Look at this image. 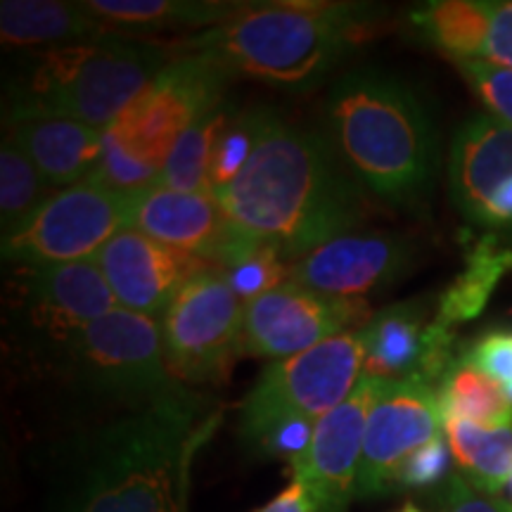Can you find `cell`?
Listing matches in <instances>:
<instances>
[{
	"instance_id": "obj_1",
	"label": "cell",
	"mask_w": 512,
	"mask_h": 512,
	"mask_svg": "<svg viewBox=\"0 0 512 512\" xmlns=\"http://www.w3.org/2000/svg\"><path fill=\"white\" fill-rule=\"evenodd\" d=\"M214 197L235 228L285 259L342 238L363 219L361 185L335 145L271 110L245 169Z\"/></svg>"
},
{
	"instance_id": "obj_2",
	"label": "cell",
	"mask_w": 512,
	"mask_h": 512,
	"mask_svg": "<svg viewBox=\"0 0 512 512\" xmlns=\"http://www.w3.org/2000/svg\"><path fill=\"white\" fill-rule=\"evenodd\" d=\"M216 422L190 389L143 403L86 441L57 512H185L192 463Z\"/></svg>"
},
{
	"instance_id": "obj_3",
	"label": "cell",
	"mask_w": 512,
	"mask_h": 512,
	"mask_svg": "<svg viewBox=\"0 0 512 512\" xmlns=\"http://www.w3.org/2000/svg\"><path fill=\"white\" fill-rule=\"evenodd\" d=\"M330 143L356 181L380 200L413 207L432 188L439 145L425 102L399 76L354 69L325 102Z\"/></svg>"
},
{
	"instance_id": "obj_4",
	"label": "cell",
	"mask_w": 512,
	"mask_h": 512,
	"mask_svg": "<svg viewBox=\"0 0 512 512\" xmlns=\"http://www.w3.org/2000/svg\"><path fill=\"white\" fill-rule=\"evenodd\" d=\"M370 22V5L256 3L185 38L178 48L211 55L230 74H245L297 93L316 88L361 41Z\"/></svg>"
},
{
	"instance_id": "obj_5",
	"label": "cell",
	"mask_w": 512,
	"mask_h": 512,
	"mask_svg": "<svg viewBox=\"0 0 512 512\" xmlns=\"http://www.w3.org/2000/svg\"><path fill=\"white\" fill-rule=\"evenodd\" d=\"M169 62L162 46L117 31L41 48L12 72L5 110L8 117L48 114L105 131Z\"/></svg>"
},
{
	"instance_id": "obj_6",
	"label": "cell",
	"mask_w": 512,
	"mask_h": 512,
	"mask_svg": "<svg viewBox=\"0 0 512 512\" xmlns=\"http://www.w3.org/2000/svg\"><path fill=\"white\" fill-rule=\"evenodd\" d=\"M361 332H342L280 361H273L240 406V434L259 446L275 427L290 420L318 422L335 411L363 375Z\"/></svg>"
},
{
	"instance_id": "obj_7",
	"label": "cell",
	"mask_w": 512,
	"mask_h": 512,
	"mask_svg": "<svg viewBox=\"0 0 512 512\" xmlns=\"http://www.w3.org/2000/svg\"><path fill=\"white\" fill-rule=\"evenodd\" d=\"M136 195L91 178L57 190L17 233L3 238V259L19 268L91 261L114 235L131 228Z\"/></svg>"
},
{
	"instance_id": "obj_8",
	"label": "cell",
	"mask_w": 512,
	"mask_h": 512,
	"mask_svg": "<svg viewBox=\"0 0 512 512\" xmlns=\"http://www.w3.org/2000/svg\"><path fill=\"white\" fill-rule=\"evenodd\" d=\"M67 363L83 387L114 399L147 403L183 389L166 363L162 323L124 306L93 320Z\"/></svg>"
},
{
	"instance_id": "obj_9",
	"label": "cell",
	"mask_w": 512,
	"mask_h": 512,
	"mask_svg": "<svg viewBox=\"0 0 512 512\" xmlns=\"http://www.w3.org/2000/svg\"><path fill=\"white\" fill-rule=\"evenodd\" d=\"M245 304L216 266L185 280L162 316L164 354L178 382L216 384L226 380L240 354Z\"/></svg>"
},
{
	"instance_id": "obj_10",
	"label": "cell",
	"mask_w": 512,
	"mask_h": 512,
	"mask_svg": "<svg viewBox=\"0 0 512 512\" xmlns=\"http://www.w3.org/2000/svg\"><path fill=\"white\" fill-rule=\"evenodd\" d=\"M228 79V69L211 55L185 53L166 64L110 128L131 155L164 171L178 138L204 114L226 105Z\"/></svg>"
},
{
	"instance_id": "obj_11",
	"label": "cell",
	"mask_w": 512,
	"mask_h": 512,
	"mask_svg": "<svg viewBox=\"0 0 512 512\" xmlns=\"http://www.w3.org/2000/svg\"><path fill=\"white\" fill-rule=\"evenodd\" d=\"M444 434L437 387L415 380H377L370 406L356 498L396 491V472L420 446Z\"/></svg>"
},
{
	"instance_id": "obj_12",
	"label": "cell",
	"mask_w": 512,
	"mask_h": 512,
	"mask_svg": "<svg viewBox=\"0 0 512 512\" xmlns=\"http://www.w3.org/2000/svg\"><path fill=\"white\" fill-rule=\"evenodd\" d=\"M368 311L366 299L325 297L287 280L245 304L240 351L280 361L354 332L351 328L373 318Z\"/></svg>"
},
{
	"instance_id": "obj_13",
	"label": "cell",
	"mask_w": 512,
	"mask_h": 512,
	"mask_svg": "<svg viewBox=\"0 0 512 512\" xmlns=\"http://www.w3.org/2000/svg\"><path fill=\"white\" fill-rule=\"evenodd\" d=\"M119 309L112 287L95 261L57 266H22L19 320L31 339L64 356L93 320Z\"/></svg>"
},
{
	"instance_id": "obj_14",
	"label": "cell",
	"mask_w": 512,
	"mask_h": 512,
	"mask_svg": "<svg viewBox=\"0 0 512 512\" xmlns=\"http://www.w3.org/2000/svg\"><path fill=\"white\" fill-rule=\"evenodd\" d=\"M448 188L467 221L512 233V126L491 114L465 121L451 145Z\"/></svg>"
},
{
	"instance_id": "obj_15",
	"label": "cell",
	"mask_w": 512,
	"mask_h": 512,
	"mask_svg": "<svg viewBox=\"0 0 512 512\" xmlns=\"http://www.w3.org/2000/svg\"><path fill=\"white\" fill-rule=\"evenodd\" d=\"M377 377L361 375L347 399L316 422L311 444L292 460L294 479L311 498L313 512H347L356 498L363 437Z\"/></svg>"
},
{
	"instance_id": "obj_16",
	"label": "cell",
	"mask_w": 512,
	"mask_h": 512,
	"mask_svg": "<svg viewBox=\"0 0 512 512\" xmlns=\"http://www.w3.org/2000/svg\"><path fill=\"white\" fill-rule=\"evenodd\" d=\"M413 259L415 247L406 235H342L302 256L290 268V280L325 297L363 299L399 283Z\"/></svg>"
},
{
	"instance_id": "obj_17",
	"label": "cell",
	"mask_w": 512,
	"mask_h": 512,
	"mask_svg": "<svg viewBox=\"0 0 512 512\" xmlns=\"http://www.w3.org/2000/svg\"><path fill=\"white\" fill-rule=\"evenodd\" d=\"M363 375L377 380H422L437 387L456 361V330L427 320L425 302H399L377 311L361 330Z\"/></svg>"
},
{
	"instance_id": "obj_18",
	"label": "cell",
	"mask_w": 512,
	"mask_h": 512,
	"mask_svg": "<svg viewBox=\"0 0 512 512\" xmlns=\"http://www.w3.org/2000/svg\"><path fill=\"white\" fill-rule=\"evenodd\" d=\"M117 302L128 311L155 318L169 309L185 280L207 261L147 238L136 228H124L95 256Z\"/></svg>"
},
{
	"instance_id": "obj_19",
	"label": "cell",
	"mask_w": 512,
	"mask_h": 512,
	"mask_svg": "<svg viewBox=\"0 0 512 512\" xmlns=\"http://www.w3.org/2000/svg\"><path fill=\"white\" fill-rule=\"evenodd\" d=\"M131 228L207 264H219L238 228L211 192H181L152 185L136 195Z\"/></svg>"
},
{
	"instance_id": "obj_20",
	"label": "cell",
	"mask_w": 512,
	"mask_h": 512,
	"mask_svg": "<svg viewBox=\"0 0 512 512\" xmlns=\"http://www.w3.org/2000/svg\"><path fill=\"white\" fill-rule=\"evenodd\" d=\"M411 22L453 62L489 60L512 69V0H434Z\"/></svg>"
},
{
	"instance_id": "obj_21",
	"label": "cell",
	"mask_w": 512,
	"mask_h": 512,
	"mask_svg": "<svg viewBox=\"0 0 512 512\" xmlns=\"http://www.w3.org/2000/svg\"><path fill=\"white\" fill-rule=\"evenodd\" d=\"M8 121L10 138L31 159L50 188H72L93 176L102 155L105 131L48 114H22L8 117Z\"/></svg>"
},
{
	"instance_id": "obj_22",
	"label": "cell",
	"mask_w": 512,
	"mask_h": 512,
	"mask_svg": "<svg viewBox=\"0 0 512 512\" xmlns=\"http://www.w3.org/2000/svg\"><path fill=\"white\" fill-rule=\"evenodd\" d=\"M110 31L83 3L53 0H5L0 5L3 46L53 48Z\"/></svg>"
},
{
	"instance_id": "obj_23",
	"label": "cell",
	"mask_w": 512,
	"mask_h": 512,
	"mask_svg": "<svg viewBox=\"0 0 512 512\" xmlns=\"http://www.w3.org/2000/svg\"><path fill=\"white\" fill-rule=\"evenodd\" d=\"M83 8L110 31H169L216 27L245 10V5L197 0H88Z\"/></svg>"
},
{
	"instance_id": "obj_24",
	"label": "cell",
	"mask_w": 512,
	"mask_h": 512,
	"mask_svg": "<svg viewBox=\"0 0 512 512\" xmlns=\"http://www.w3.org/2000/svg\"><path fill=\"white\" fill-rule=\"evenodd\" d=\"M512 271V249L496 233L484 235L465 254V268L439 297L434 320L448 330L477 318L505 273Z\"/></svg>"
},
{
	"instance_id": "obj_25",
	"label": "cell",
	"mask_w": 512,
	"mask_h": 512,
	"mask_svg": "<svg viewBox=\"0 0 512 512\" xmlns=\"http://www.w3.org/2000/svg\"><path fill=\"white\" fill-rule=\"evenodd\" d=\"M444 420H465L479 427H512V399L501 382L458 354L437 384Z\"/></svg>"
},
{
	"instance_id": "obj_26",
	"label": "cell",
	"mask_w": 512,
	"mask_h": 512,
	"mask_svg": "<svg viewBox=\"0 0 512 512\" xmlns=\"http://www.w3.org/2000/svg\"><path fill=\"white\" fill-rule=\"evenodd\" d=\"M444 437L463 477L484 494L496 496L512 479V427H479L444 420Z\"/></svg>"
},
{
	"instance_id": "obj_27",
	"label": "cell",
	"mask_w": 512,
	"mask_h": 512,
	"mask_svg": "<svg viewBox=\"0 0 512 512\" xmlns=\"http://www.w3.org/2000/svg\"><path fill=\"white\" fill-rule=\"evenodd\" d=\"M230 121H233V114L228 105L216 107L197 119L171 150L159 185L181 192H211V157Z\"/></svg>"
},
{
	"instance_id": "obj_28",
	"label": "cell",
	"mask_w": 512,
	"mask_h": 512,
	"mask_svg": "<svg viewBox=\"0 0 512 512\" xmlns=\"http://www.w3.org/2000/svg\"><path fill=\"white\" fill-rule=\"evenodd\" d=\"M55 195L46 178L38 174L31 159L12 138L3 140L0 150V226L3 238H10L38 209Z\"/></svg>"
},
{
	"instance_id": "obj_29",
	"label": "cell",
	"mask_w": 512,
	"mask_h": 512,
	"mask_svg": "<svg viewBox=\"0 0 512 512\" xmlns=\"http://www.w3.org/2000/svg\"><path fill=\"white\" fill-rule=\"evenodd\" d=\"M216 268L226 275L230 290L242 304L287 283L285 275L290 273L285 266V256L278 249L249 238L240 228L235 238L230 240L226 252L221 254Z\"/></svg>"
},
{
	"instance_id": "obj_30",
	"label": "cell",
	"mask_w": 512,
	"mask_h": 512,
	"mask_svg": "<svg viewBox=\"0 0 512 512\" xmlns=\"http://www.w3.org/2000/svg\"><path fill=\"white\" fill-rule=\"evenodd\" d=\"M266 121V107H254L233 117L226 131L221 133L219 143L214 147V157H211V174L209 185L211 195L216 190L226 188L240 176L245 164L252 157L256 143H259L261 128Z\"/></svg>"
},
{
	"instance_id": "obj_31",
	"label": "cell",
	"mask_w": 512,
	"mask_h": 512,
	"mask_svg": "<svg viewBox=\"0 0 512 512\" xmlns=\"http://www.w3.org/2000/svg\"><path fill=\"white\" fill-rule=\"evenodd\" d=\"M159 178H162V169L140 162L136 155L126 150L114 128H105L102 155L91 181L119 192H143L152 185H159Z\"/></svg>"
},
{
	"instance_id": "obj_32",
	"label": "cell",
	"mask_w": 512,
	"mask_h": 512,
	"mask_svg": "<svg viewBox=\"0 0 512 512\" xmlns=\"http://www.w3.org/2000/svg\"><path fill=\"white\" fill-rule=\"evenodd\" d=\"M456 67L489 107L491 117L512 126V69L489 60H456Z\"/></svg>"
},
{
	"instance_id": "obj_33",
	"label": "cell",
	"mask_w": 512,
	"mask_h": 512,
	"mask_svg": "<svg viewBox=\"0 0 512 512\" xmlns=\"http://www.w3.org/2000/svg\"><path fill=\"white\" fill-rule=\"evenodd\" d=\"M451 465V448H448L444 434L432 439L430 444L420 446L413 456L396 472V489H427L444 482Z\"/></svg>"
},
{
	"instance_id": "obj_34",
	"label": "cell",
	"mask_w": 512,
	"mask_h": 512,
	"mask_svg": "<svg viewBox=\"0 0 512 512\" xmlns=\"http://www.w3.org/2000/svg\"><path fill=\"white\" fill-rule=\"evenodd\" d=\"M463 354L503 387L512 382V330L486 332Z\"/></svg>"
},
{
	"instance_id": "obj_35",
	"label": "cell",
	"mask_w": 512,
	"mask_h": 512,
	"mask_svg": "<svg viewBox=\"0 0 512 512\" xmlns=\"http://www.w3.org/2000/svg\"><path fill=\"white\" fill-rule=\"evenodd\" d=\"M439 512H512V505L479 491L463 475H453L441 489Z\"/></svg>"
},
{
	"instance_id": "obj_36",
	"label": "cell",
	"mask_w": 512,
	"mask_h": 512,
	"mask_svg": "<svg viewBox=\"0 0 512 512\" xmlns=\"http://www.w3.org/2000/svg\"><path fill=\"white\" fill-rule=\"evenodd\" d=\"M313 430H316V422L311 420H290L278 425L275 430L268 434V437L261 441L259 451L266 453H275V456H285L290 458V463L297 456H302L306 451V446L311 444Z\"/></svg>"
},
{
	"instance_id": "obj_37",
	"label": "cell",
	"mask_w": 512,
	"mask_h": 512,
	"mask_svg": "<svg viewBox=\"0 0 512 512\" xmlns=\"http://www.w3.org/2000/svg\"><path fill=\"white\" fill-rule=\"evenodd\" d=\"M254 512H313L311 498L306 494V489L297 479H292L287 484V489L280 491L273 501H268L264 508L254 510Z\"/></svg>"
},
{
	"instance_id": "obj_38",
	"label": "cell",
	"mask_w": 512,
	"mask_h": 512,
	"mask_svg": "<svg viewBox=\"0 0 512 512\" xmlns=\"http://www.w3.org/2000/svg\"><path fill=\"white\" fill-rule=\"evenodd\" d=\"M396 512H422V510H420V508H415V505L408 503V505H403V508H399Z\"/></svg>"
},
{
	"instance_id": "obj_39",
	"label": "cell",
	"mask_w": 512,
	"mask_h": 512,
	"mask_svg": "<svg viewBox=\"0 0 512 512\" xmlns=\"http://www.w3.org/2000/svg\"><path fill=\"white\" fill-rule=\"evenodd\" d=\"M505 392H508V396L512 399V382H510V384H505Z\"/></svg>"
},
{
	"instance_id": "obj_40",
	"label": "cell",
	"mask_w": 512,
	"mask_h": 512,
	"mask_svg": "<svg viewBox=\"0 0 512 512\" xmlns=\"http://www.w3.org/2000/svg\"><path fill=\"white\" fill-rule=\"evenodd\" d=\"M510 489H512V479H510Z\"/></svg>"
}]
</instances>
